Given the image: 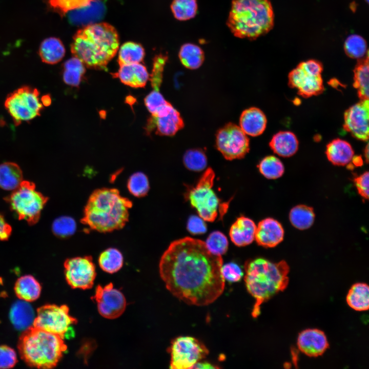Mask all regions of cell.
I'll use <instances>...</instances> for the list:
<instances>
[{
    "mask_svg": "<svg viewBox=\"0 0 369 369\" xmlns=\"http://www.w3.org/2000/svg\"><path fill=\"white\" fill-rule=\"evenodd\" d=\"M63 78L64 82L71 86L78 87L85 73V66L77 58L73 57L64 64Z\"/></svg>",
    "mask_w": 369,
    "mask_h": 369,
    "instance_id": "obj_32",
    "label": "cell"
},
{
    "mask_svg": "<svg viewBox=\"0 0 369 369\" xmlns=\"http://www.w3.org/2000/svg\"><path fill=\"white\" fill-rule=\"evenodd\" d=\"M170 352V367L172 369L192 368L209 354L203 344L190 336L176 338L172 342Z\"/></svg>",
    "mask_w": 369,
    "mask_h": 369,
    "instance_id": "obj_12",
    "label": "cell"
},
{
    "mask_svg": "<svg viewBox=\"0 0 369 369\" xmlns=\"http://www.w3.org/2000/svg\"><path fill=\"white\" fill-rule=\"evenodd\" d=\"M274 20L269 0H233L227 25L235 36L254 40L269 32Z\"/></svg>",
    "mask_w": 369,
    "mask_h": 369,
    "instance_id": "obj_5",
    "label": "cell"
},
{
    "mask_svg": "<svg viewBox=\"0 0 369 369\" xmlns=\"http://www.w3.org/2000/svg\"><path fill=\"white\" fill-rule=\"evenodd\" d=\"M221 273L224 280L231 282L239 281L243 275L240 266L234 262L222 264Z\"/></svg>",
    "mask_w": 369,
    "mask_h": 369,
    "instance_id": "obj_45",
    "label": "cell"
},
{
    "mask_svg": "<svg viewBox=\"0 0 369 369\" xmlns=\"http://www.w3.org/2000/svg\"><path fill=\"white\" fill-rule=\"evenodd\" d=\"M270 146L277 155L288 157L293 155L298 148V141L296 135L290 131H280L272 137Z\"/></svg>",
    "mask_w": 369,
    "mask_h": 369,
    "instance_id": "obj_24",
    "label": "cell"
},
{
    "mask_svg": "<svg viewBox=\"0 0 369 369\" xmlns=\"http://www.w3.org/2000/svg\"><path fill=\"white\" fill-rule=\"evenodd\" d=\"M368 172L367 171L354 178L355 184L359 194L364 198H368Z\"/></svg>",
    "mask_w": 369,
    "mask_h": 369,
    "instance_id": "obj_49",
    "label": "cell"
},
{
    "mask_svg": "<svg viewBox=\"0 0 369 369\" xmlns=\"http://www.w3.org/2000/svg\"><path fill=\"white\" fill-rule=\"evenodd\" d=\"M132 202L115 188H103L90 195L81 222L90 229L106 233L122 229L129 219Z\"/></svg>",
    "mask_w": 369,
    "mask_h": 369,
    "instance_id": "obj_3",
    "label": "cell"
},
{
    "mask_svg": "<svg viewBox=\"0 0 369 369\" xmlns=\"http://www.w3.org/2000/svg\"><path fill=\"white\" fill-rule=\"evenodd\" d=\"M18 349L21 358L29 365L51 368L56 366L67 346L59 336L32 325L21 335Z\"/></svg>",
    "mask_w": 369,
    "mask_h": 369,
    "instance_id": "obj_6",
    "label": "cell"
},
{
    "mask_svg": "<svg viewBox=\"0 0 369 369\" xmlns=\"http://www.w3.org/2000/svg\"><path fill=\"white\" fill-rule=\"evenodd\" d=\"M326 155L333 164L345 166L353 159L354 152L351 145L347 141L336 139L326 146Z\"/></svg>",
    "mask_w": 369,
    "mask_h": 369,
    "instance_id": "obj_23",
    "label": "cell"
},
{
    "mask_svg": "<svg viewBox=\"0 0 369 369\" xmlns=\"http://www.w3.org/2000/svg\"><path fill=\"white\" fill-rule=\"evenodd\" d=\"M17 362L15 352L6 345L0 346V368L6 369L13 367Z\"/></svg>",
    "mask_w": 369,
    "mask_h": 369,
    "instance_id": "obj_46",
    "label": "cell"
},
{
    "mask_svg": "<svg viewBox=\"0 0 369 369\" xmlns=\"http://www.w3.org/2000/svg\"><path fill=\"white\" fill-rule=\"evenodd\" d=\"M77 323V319L69 314L66 305L47 304L37 309L33 326L64 339L71 325Z\"/></svg>",
    "mask_w": 369,
    "mask_h": 369,
    "instance_id": "obj_11",
    "label": "cell"
},
{
    "mask_svg": "<svg viewBox=\"0 0 369 369\" xmlns=\"http://www.w3.org/2000/svg\"><path fill=\"white\" fill-rule=\"evenodd\" d=\"M368 99L361 100L345 111L344 129L351 135L363 141L368 139Z\"/></svg>",
    "mask_w": 369,
    "mask_h": 369,
    "instance_id": "obj_16",
    "label": "cell"
},
{
    "mask_svg": "<svg viewBox=\"0 0 369 369\" xmlns=\"http://www.w3.org/2000/svg\"><path fill=\"white\" fill-rule=\"evenodd\" d=\"M283 237L284 230L281 224L273 218H265L256 226L255 239L260 245L274 247L283 240Z\"/></svg>",
    "mask_w": 369,
    "mask_h": 369,
    "instance_id": "obj_19",
    "label": "cell"
},
{
    "mask_svg": "<svg viewBox=\"0 0 369 369\" xmlns=\"http://www.w3.org/2000/svg\"><path fill=\"white\" fill-rule=\"evenodd\" d=\"M38 90L30 86H23L8 94L5 107L16 126L30 121L40 115L43 109Z\"/></svg>",
    "mask_w": 369,
    "mask_h": 369,
    "instance_id": "obj_8",
    "label": "cell"
},
{
    "mask_svg": "<svg viewBox=\"0 0 369 369\" xmlns=\"http://www.w3.org/2000/svg\"><path fill=\"white\" fill-rule=\"evenodd\" d=\"M214 178L213 170L207 169L189 194L191 204L206 221H214L220 210V200L212 189Z\"/></svg>",
    "mask_w": 369,
    "mask_h": 369,
    "instance_id": "obj_9",
    "label": "cell"
},
{
    "mask_svg": "<svg viewBox=\"0 0 369 369\" xmlns=\"http://www.w3.org/2000/svg\"><path fill=\"white\" fill-rule=\"evenodd\" d=\"M145 52L142 46L136 43L128 42L120 47L117 61L119 66L142 61Z\"/></svg>",
    "mask_w": 369,
    "mask_h": 369,
    "instance_id": "obj_33",
    "label": "cell"
},
{
    "mask_svg": "<svg viewBox=\"0 0 369 369\" xmlns=\"http://www.w3.org/2000/svg\"><path fill=\"white\" fill-rule=\"evenodd\" d=\"M171 9L175 18L187 20L195 16L198 6L196 0H173Z\"/></svg>",
    "mask_w": 369,
    "mask_h": 369,
    "instance_id": "obj_36",
    "label": "cell"
},
{
    "mask_svg": "<svg viewBox=\"0 0 369 369\" xmlns=\"http://www.w3.org/2000/svg\"><path fill=\"white\" fill-rule=\"evenodd\" d=\"M41 101L44 106H48L51 104V99L49 95H46L42 96Z\"/></svg>",
    "mask_w": 369,
    "mask_h": 369,
    "instance_id": "obj_52",
    "label": "cell"
},
{
    "mask_svg": "<svg viewBox=\"0 0 369 369\" xmlns=\"http://www.w3.org/2000/svg\"><path fill=\"white\" fill-rule=\"evenodd\" d=\"M28 302L19 300L12 305L10 312V318L17 330H26L33 324L34 319L33 310Z\"/></svg>",
    "mask_w": 369,
    "mask_h": 369,
    "instance_id": "obj_25",
    "label": "cell"
},
{
    "mask_svg": "<svg viewBox=\"0 0 369 369\" xmlns=\"http://www.w3.org/2000/svg\"><path fill=\"white\" fill-rule=\"evenodd\" d=\"M98 261L100 268L104 271L113 274L122 268L124 258L118 249L110 248L101 253Z\"/></svg>",
    "mask_w": 369,
    "mask_h": 369,
    "instance_id": "obj_34",
    "label": "cell"
},
{
    "mask_svg": "<svg viewBox=\"0 0 369 369\" xmlns=\"http://www.w3.org/2000/svg\"><path fill=\"white\" fill-rule=\"evenodd\" d=\"M348 306L356 311H365L369 307V287L365 283L354 284L346 295Z\"/></svg>",
    "mask_w": 369,
    "mask_h": 369,
    "instance_id": "obj_29",
    "label": "cell"
},
{
    "mask_svg": "<svg viewBox=\"0 0 369 369\" xmlns=\"http://www.w3.org/2000/svg\"><path fill=\"white\" fill-rule=\"evenodd\" d=\"M145 105L152 116H156L170 103L167 101L159 90H153L144 99Z\"/></svg>",
    "mask_w": 369,
    "mask_h": 369,
    "instance_id": "obj_44",
    "label": "cell"
},
{
    "mask_svg": "<svg viewBox=\"0 0 369 369\" xmlns=\"http://www.w3.org/2000/svg\"><path fill=\"white\" fill-rule=\"evenodd\" d=\"M91 298L96 302L99 314L107 319L119 317L126 308L127 302L124 294L114 288L112 283L103 287L98 285L95 295Z\"/></svg>",
    "mask_w": 369,
    "mask_h": 369,
    "instance_id": "obj_15",
    "label": "cell"
},
{
    "mask_svg": "<svg viewBox=\"0 0 369 369\" xmlns=\"http://www.w3.org/2000/svg\"><path fill=\"white\" fill-rule=\"evenodd\" d=\"M322 70V64L317 60L301 62L289 73V85L305 98L320 94L324 90Z\"/></svg>",
    "mask_w": 369,
    "mask_h": 369,
    "instance_id": "obj_10",
    "label": "cell"
},
{
    "mask_svg": "<svg viewBox=\"0 0 369 369\" xmlns=\"http://www.w3.org/2000/svg\"><path fill=\"white\" fill-rule=\"evenodd\" d=\"M65 52V48L61 41L53 37L44 40L39 49L42 60L51 65L59 62L64 57Z\"/></svg>",
    "mask_w": 369,
    "mask_h": 369,
    "instance_id": "obj_27",
    "label": "cell"
},
{
    "mask_svg": "<svg viewBox=\"0 0 369 369\" xmlns=\"http://www.w3.org/2000/svg\"><path fill=\"white\" fill-rule=\"evenodd\" d=\"M117 72L112 73L114 78H118L124 84L133 88L144 87L149 79L146 67L140 63L119 66Z\"/></svg>",
    "mask_w": 369,
    "mask_h": 369,
    "instance_id": "obj_20",
    "label": "cell"
},
{
    "mask_svg": "<svg viewBox=\"0 0 369 369\" xmlns=\"http://www.w3.org/2000/svg\"><path fill=\"white\" fill-rule=\"evenodd\" d=\"M256 225L250 218L241 216L231 225L229 235L232 241L238 247L251 243L255 239Z\"/></svg>",
    "mask_w": 369,
    "mask_h": 369,
    "instance_id": "obj_21",
    "label": "cell"
},
{
    "mask_svg": "<svg viewBox=\"0 0 369 369\" xmlns=\"http://www.w3.org/2000/svg\"><path fill=\"white\" fill-rule=\"evenodd\" d=\"M222 264L221 256L210 252L204 242L186 237L172 242L164 252L159 274L174 296L189 304L204 306L223 292Z\"/></svg>",
    "mask_w": 369,
    "mask_h": 369,
    "instance_id": "obj_1",
    "label": "cell"
},
{
    "mask_svg": "<svg viewBox=\"0 0 369 369\" xmlns=\"http://www.w3.org/2000/svg\"><path fill=\"white\" fill-rule=\"evenodd\" d=\"M218 151L227 160L241 159L249 151V139L240 127L229 123L218 130L216 139Z\"/></svg>",
    "mask_w": 369,
    "mask_h": 369,
    "instance_id": "obj_13",
    "label": "cell"
},
{
    "mask_svg": "<svg viewBox=\"0 0 369 369\" xmlns=\"http://www.w3.org/2000/svg\"><path fill=\"white\" fill-rule=\"evenodd\" d=\"M205 221L199 215H192L188 220L187 229L190 233L194 235L204 234L207 230Z\"/></svg>",
    "mask_w": 369,
    "mask_h": 369,
    "instance_id": "obj_48",
    "label": "cell"
},
{
    "mask_svg": "<svg viewBox=\"0 0 369 369\" xmlns=\"http://www.w3.org/2000/svg\"><path fill=\"white\" fill-rule=\"evenodd\" d=\"M218 366L213 365V364L208 362H202L198 361L197 362L192 368H217Z\"/></svg>",
    "mask_w": 369,
    "mask_h": 369,
    "instance_id": "obj_51",
    "label": "cell"
},
{
    "mask_svg": "<svg viewBox=\"0 0 369 369\" xmlns=\"http://www.w3.org/2000/svg\"><path fill=\"white\" fill-rule=\"evenodd\" d=\"M297 344L301 352L312 357L322 355L329 346L324 333L316 329H308L301 332L298 336Z\"/></svg>",
    "mask_w": 369,
    "mask_h": 369,
    "instance_id": "obj_17",
    "label": "cell"
},
{
    "mask_svg": "<svg viewBox=\"0 0 369 369\" xmlns=\"http://www.w3.org/2000/svg\"><path fill=\"white\" fill-rule=\"evenodd\" d=\"M344 48L345 53L353 58H362L368 52L365 40L356 34L351 35L346 38Z\"/></svg>",
    "mask_w": 369,
    "mask_h": 369,
    "instance_id": "obj_38",
    "label": "cell"
},
{
    "mask_svg": "<svg viewBox=\"0 0 369 369\" xmlns=\"http://www.w3.org/2000/svg\"><path fill=\"white\" fill-rule=\"evenodd\" d=\"M23 172L19 166L13 162L0 165V188L7 191H14L23 181Z\"/></svg>",
    "mask_w": 369,
    "mask_h": 369,
    "instance_id": "obj_26",
    "label": "cell"
},
{
    "mask_svg": "<svg viewBox=\"0 0 369 369\" xmlns=\"http://www.w3.org/2000/svg\"><path fill=\"white\" fill-rule=\"evenodd\" d=\"M258 168L260 172L268 179H277L283 174L284 168L281 161L276 157L268 156L262 159Z\"/></svg>",
    "mask_w": 369,
    "mask_h": 369,
    "instance_id": "obj_37",
    "label": "cell"
},
{
    "mask_svg": "<svg viewBox=\"0 0 369 369\" xmlns=\"http://www.w3.org/2000/svg\"><path fill=\"white\" fill-rule=\"evenodd\" d=\"M165 61L166 58L161 55L155 58L150 78L153 90H159L162 81V73Z\"/></svg>",
    "mask_w": 369,
    "mask_h": 369,
    "instance_id": "obj_47",
    "label": "cell"
},
{
    "mask_svg": "<svg viewBox=\"0 0 369 369\" xmlns=\"http://www.w3.org/2000/svg\"><path fill=\"white\" fill-rule=\"evenodd\" d=\"M204 243L209 251L215 255L222 256L228 250V239L219 231L212 232Z\"/></svg>",
    "mask_w": 369,
    "mask_h": 369,
    "instance_id": "obj_43",
    "label": "cell"
},
{
    "mask_svg": "<svg viewBox=\"0 0 369 369\" xmlns=\"http://www.w3.org/2000/svg\"><path fill=\"white\" fill-rule=\"evenodd\" d=\"M98 0H49L50 6L55 11L64 15L73 10L82 9Z\"/></svg>",
    "mask_w": 369,
    "mask_h": 369,
    "instance_id": "obj_41",
    "label": "cell"
},
{
    "mask_svg": "<svg viewBox=\"0 0 369 369\" xmlns=\"http://www.w3.org/2000/svg\"><path fill=\"white\" fill-rule=\"evenodd\" d=\"M127 188L130 193L134 196L144 197L147 194L150 189L148 178L142 172L135 173L129 177Z\"/></svg>",
    "mask_w": 369,
    "mask_h": 369,
    "instance_id": "obj_39",
    "label": "cell"
},
{
    "mask_svg": "<svg viewBox=\"0 0 369 369\" xmlns=\"http://www.w3.org/2000/svg\"><path fill=\"white\" fill-rule=\"evenodd\" d=\"M66 280L73 289L92 288L96 277L95 266L90 256L67 259L64 262Z\"/></svg>",
    "mask_w": 369,
    "mask_h": 369,
    "instance_id": "obj_14",
    "label": "cell"
},
{
    "mask_svg": "<svg viewBox=\"0 0 369 369\" xmlns=\"http://www.w3.org/2000/svg\"><path fill=\"white\" fill-rule=\"evenodd\" d=\"M368 55L360 59L354 70V87L361 100L368 99Z\"/></svg>",
    "mask_w": 369,
    "mask_h": 369,
    "instance_id": "obj_30",
    "label": "cell"
},
{
    "mask_svg": "<svg viewBox=\"0 0 369 369\" xmlns=\"http://www.w3.org/2000/svg\"><path fill=\"white\" fill-rule=\"evenodd\" d=\"M116 29L107 23L88 25L73 36L71 51L89 68L106 69L119 48Z\"/></svg>",
    "mask_w": 369,
    "mask_h": 369,
    "instance_id": "obj_2",
    "label": "cell"
},
{
    "mask_svg": "<svg viewBox=\"0 0 369 369\" xmlns=\"http://www.w3.org/2000/svg\"><path fill=\"white\" fill-rule=\"evenodd\" d=\"M184 127L180 113L173 106L165 113L153 116L148 119L146 126L147 133L156 129L155 133L159 135L173 136Z\"/></svg>",
    "mask_w": 369,
    "mask_h": 369,
    "instance_id": "obj_18",
    "label": "cell"
},
{
    "mask_svg": "<svg viewBox=\"0 0 369 369\" xmlns=\"http://www.w3.org/2000/svg\"><path fill=\"white\" fill-rule=\"evenodd\" d=\"M178 56L181 64L187 68L196 69L200 67L204 59V52L199 46L186 43L180 47Z\"/></svg>",
    "mask_w": 369,
    "mask_h": 369,
    "instance_id": "obj_31",
    "label": "cell"
},
{
    "mask_svg": "<svg viewBox=\"0 0 369 369\" xmlns=\"http://www.w3.org/2000/svg\"><path fill=\"white\" fill-rule=\"evenodd\" d=\"M76 229V224L71 217L63 216L56 218L52 224V231L58 237L67 238L73 235Z\"/></svg>",
    "mask_w": 369,
    "mask_h": 369,
    "instance_id": "obj_42",
    "label": "cell"
},
{
    "mask_svg": "<svg viewBox=\"0 0 369 369\" xmlns=\"http://www.w3.org/2000/svg\"><path fill=\"white\" fill-rule=\"evenodd\" d=\"M14 290L19 299L27 302H31L39 297L41 286L32 276L25 275L17 280Z\"/></svg>",
    "mask_w": 369,
    "mask_h": 369,
    "instance_id": "obj_28",
    "label": "cell"
},
{
    "mask_svg": "<svg viewBox=\"0 0 369 369\" xmlns=\"http://www.w3.org/2000/svg\"><path fill=\"white\" fill-rule=\"evenodd\" d=\"M239 122L240 128L247 135L257 136L265 130L267 120L261 110L252 107L242 112Z\"/></svg>",
    "mask_w": 369,
    "mask_h": 369,
    "instance_id": "obj_22",
    "label": "cell"
},
{
    "mask_svg": "<svg viewBox=\"0 0 369 369\" xmlns=\"http://www.w3.org/2000/svg\"><path fill=\"white\" fill-rule=\"evenodd\" d=\"M289 218L292 224L296 228L305 230L313 224L315 214L311 207L305 205H298L290 211Z\"/></svg>",
    "mask_w": 369,
    "mask_h": 369,
    "instance_id": "obj_35",
    "label": "cell"
},
{
    "mask_svg": "<svg viewBox=\"0 0 369 369\" xmlns=\"http://www.w3.org/2000/svg\"><path fill=\"white\" fill-rule=\"evenodd\" d=\"M12 228L0 214V241L7 240L11 235Z\"/></svg>",
    "mask_w": 369,
    "mask_h": 369,
    "instance_id": "obj_50",
    "label": "cell"
},
{
    "mask_svg": "<svg viewBox=\"0 0 369 369\" xmlns=\"http://www.w3.org/2000/svg\"><path fill=\"white\" fill-rule=\"evenodd\" d=\"M244 281L248 291L255 299L252 316L257 317L260 305L286 289L290 268L284 260L273 262L258 258L245 264Z\"/></svg>",
    "mask_w": 369,
    "mask_h": 369,
    "instance_id": "obj_4",
    "label": "cell"
},
{
    "mask_svg": "<svg viewBox=\"0 0 369 369\" xmlns=\"http://www.w3.org/2000/svg\"><path fill=\"white\" fill-rule=\"evenodd\" d=\"M48 199L36 190L33 182L23 180L6 200L19 220L33 225L38 221Z\"/></svg>",
    "mask_w": 369,
    "mask_h": 369,
    "instance_id": "obj_7",
    "label": "cell"
},
{
    "mask_svg": "<svg viewBox=\"0 0 369 369\" xmlns=\"http://www.w3.org/2000/svg\"><path fill=\"white\" fill-rule=\"evenodd\" d=\"M185 167L191 171L199 172L207 165V158L204 153L199 149H190L186 152L183 157Z\"/></svg>",
    "mask_w": 369,
    "mask_h": 369,
    "instance_id": "obj_40",
    "label": "cell"
},
{
    "mask_svg": "<svg viewBox=\"0 0 369 369\" xmlns=\"http://www.w3.org/2000/svg\"><path fill=\"white\" fill-rule=\"evenodd\" d=\"M365 153L366 154V155L365 156H366V160L367 161V160H368V145H367L366 147Z\"/></svg>",
    "mask_w": 369,
    "mask_h": 369,
    "instance_id": "obj_53",
    "label": "cell"
},
{
    "mask_svg": "<svg viewBox=\"0 0 369 369\" xmlns=\"http://www.w3.org/2000/svg\"><path fill=\"white\" fill-rule=\"evenodd\" d=\"M366 1L367 2L368 1V0H366Z\"/></svg>",
    "mask_w": 369,
    "mask_h": 369,
    "instance_id": "obj_54",
    "label": "cell"
}]
</instances>
